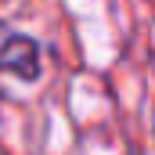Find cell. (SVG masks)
Returning <instances> with one entry per match:
<instances>
[{
	"label": "cell",
	"mask_w": 155,
	"mask_h": 155,
	"mask_svg": "<svg viewBox=\"0 0 155 155\" xmlns=\"http://www.w3.org/2000/svg\"><path fill=\"white\" fill-rule=\"evenodd\" d=\"M0 72H11L22 83L40 79V43L25 33H11L0 43Z\"/></svg>",
	"instance_id": "cell-1"
}]
</instances>
